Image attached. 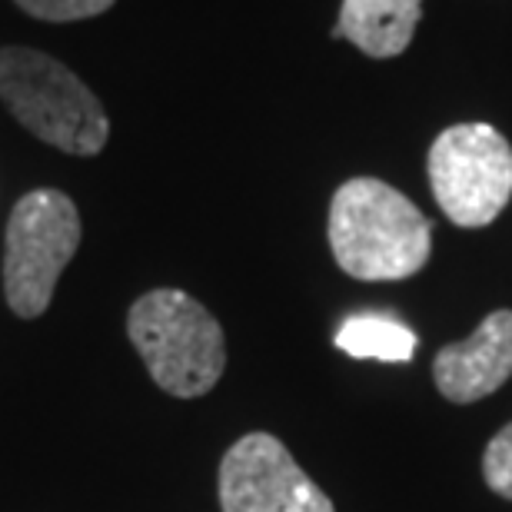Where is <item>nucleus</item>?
<instances>
[{"instance_id":"nucleus-8","label":"nucleus","mask_w":512,"mask_h":512,"mask_svg":"<svg viewBox=\"0 0 512 512\" xmlns=\"http://www.w3.org/2000/svg\"><path fill=\"white\" fill-rule=\"evenodd\" d=\"M423 0H343L333 37L350 40L366 57L389 60L413 44Z\"/></svg>"},{"instance_id":"nucleus-6","label":"nucleus","mask_w":512,"mask_h":512,"mask_svg":"<svg viewBox=\"0 0 512 512\" xmlns=\"http://www.w3.org/2000/svg\"><path fill=\"white\" fill-rule=\"evenodd\" d=\"M220 506L223 512H336L333 499L270 433H247L227 449Z\"/></svg>"},{"instance_id":"nucleus-4","label":"nucleus","mask_w":512,"mask_h":512,"mask_svg":"<svg viewBox=\"0 0 512 512\" xmlns=\"http://www.w3.org/2000/svg\"><path fill=\"white\" fill-rule=\"evenodd\" d=\"M84 237L77 203L60 190H30L10 210L4 296L20 320H37L54 300L60 273Z\"/></svg>"},{"instance_id":"nucleus-11","label":"nucleus","mask_w":512,"mask_h":512,"mask_svg":"<svg viewBox=\"0 0 512 512\" xmlns=\"http://www.w3.org/2000/svg\"><path fill=\"white\" fill-rule=\"evenodd\" d=\"M20 10L30 17L54 20V24H67V20H87L114 7V0H14Z\"/></svg>"},{"instance_id":"nucleus-2","label":"nucleus","mask_w":512,"mask_h":512,"mask_svg":"<svg viewBox=\"0 0 512 512\" xmlns=\"http://www.w3.org/2000/svg\"><path fill=\"white\" fill-rule=\"evenodd\" d=\"M127 336L150 380L170 396L197 399L210 393L227 370L223 326L183 290H150L133 300Z\"/></svg>"},{"instance_id":"nucleus-1","label":"nucleus","mask_w":512,"mask_h":512,"mask_svg":"<svg viewBox=\"0 0 512 512\" xmlns=\"http://www.w3.org/2000/svg\"><path fill=\"white\" fill-rule=\"evenodd\" d=\"M330 250L353 280H409L429 263L433 223L396 187L376 177H353L333 193Z\"/></svg>"},{"instance_id":"nucleus-5","label":"nucleus","mask_w":512,"mask_h":512,"mask_svg":"<svg viewBox=\"0 0 512 512\" xmlns=\"http://www.w3.org/2000/svg\"><path fill=\"white\" fill-rule=\"evenodd\" d=\"M429 187L456 227H489L512 200V147L489 124L446 127L426 157Z\"/></svg>"},{"instance_id":"nucleus-3","label":"nucleus","mask_w":512,"mask_h":512,"mask_svg":"<svg viewBox=\"0 0 512 512\" xmlns=\"http://www.w3.org/2000/svg\"><path fill=\"white\" fill-rule=\"evenodd\" d=\"M0 100L50 147L74 157H94L107 147L110 117L104 104L74 70L44 50H0Z\"/></svg>"},{"instance_id":"nucleus-7","label":"nucleus","mask_w":512,"mask_h":512,"mask_svg":"<svg viewBox=\"0 0 512 512\" xmlns=\"http://www.w3.org/2000/svg\"><path fill=\"white\" fill-rule=\"evenodd\" d=\"M512 376V310L489 313L463 343L436 353L433 380L449 403L469 406L493 396Z\"/></svg>"},{"instance_id":"nucleus-10","label":"nucleus","mask_w":512,"mask_h":512,"mask_svg":"<svg viewBox=\"0 0 512 512\" xmlns=\"http://www.w3.org/2000/svg\"><path fill=\"white\" fill-rule=\"evenodd\" d=\"M483 476L486 486L496 496L512 499V423H506L499 433L489 439L483 453Z\"/></svg>"},{"instance_id":"nucleus-9","label":"nucleus","mask_w":512,"mask_h":512,"mask_svg":"<svg viewBox=\"0 0 512 512\" xmlns=\"http://www.w3.org/2000/svg\"><path fill=\"white\" fill-rule=\"evenodd\" d=\"M333 343L353 360H383V363H409L416 353V333L406 323L383 313H356L350 316Z\"/></svg>"}]
</instances>
